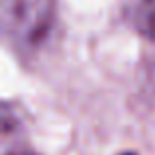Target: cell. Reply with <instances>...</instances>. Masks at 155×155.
I'll return each instance as SVG.
<instances>
[{
  "mask_svg": "<svg viewBox=\"0 0 155 155\" xmlns=\"http://www.w3.org/2000/svg\"><path fill=\"white\" fill-rule=\"evenodd\" d=\"M128 14L134 28L143 38L155 41V0H130Z\"/></svg>",
  "mask_w": 155,
  "mask_h": 155,
  "instance_id": "obj_2",
  "label": "cell"
},
{
  "mask_svg": "<svg viewBox=\"0 0 155 155\" xmlns=\"http://www.w3.org/2000/svg\"><path fill=\"white\" fill-rule=\"evenodd\" d=\"M8 155H34V153H26V151H20V153H8Z\"/></svg>",
  "mask_w": 155,
  "mask_h": 155,
  "instance_id": "obj_3",
  "label": "cell"
},
{
  "mask_svg": "<svg viewBox=\"0 0 155 155\" xmlns=\"http://www.w3.org/2000/svg\"><path fill=\"white\" fill-rule=\"evenodd\" d=\"M120 155H136L134 151H128V153H120Z\"/></svg>",
  "mask_w": 155,
  "mask_h": 155,
  "instance_id": "obj_4",
  "label": "cell"
},
{
  "mask_svg": "<svg viewBox=\"0 0 155 155\" xmlns=\"http://www.w3.org/2000/svg\"><path fill=\"white\" fill-rule=\"evenodd\" d=\"M0 18L12 49L31 55L47 43L55 22V0H2Z\"/></svg>",
  "mask_w": 155,
  "mask_h": 155,
  "instance_id": "obj_1",
  "label": "cell"
}]
</instances>
